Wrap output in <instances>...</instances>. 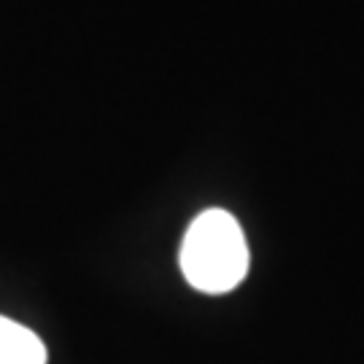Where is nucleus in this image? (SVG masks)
Here are the masks:
<instances>
[{
    "mask_svg": "<svg viewBox=\"0 0 364 364\" xmlns=\"http://www.w3.org/2000/svg\"><path fill=\"white\" fill-rule=\"evenodd\" d=\"M181 273L189 287L205 294L232 291L248 273L246 235L232 213L203 210L183 235Z\"/></svg>",
    "mask_w": 364,
    "mask_h": 364,
    "instance_id": "1",
    "label": "nucleus"
},
{
    "mask_svg": "<svg viewBox=\"0 0 364 364\" xmlns=\"http://www.w3.org/2000/svg\"><path fill=\"white\" fill-rule=\"evenodd\" d=\"M0 364H46V346L33 329L0 316Z\"/></svg>",
    "mask_w": 364,
    "mask_h": 364,
    "instance_id": "2",
    "label": "nucleus"
}]
</instances>
